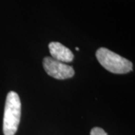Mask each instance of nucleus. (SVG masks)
Masks as SVG:
<instances>
[{"instance_id":"nucleus-4","label":"nucleus","mask_w":135,"mask_h":135,"mask_svg":"<svg viewBox=\"0 0 135 135\" xmlns=\"http://www.w3.org/2000/svg\"><path fill=\"white\" fill-rule=\"evenodd\" d=\"M49 50L52 58L61 62H71L74 59V54L71 50L59 42L50 43Z\"/></svg>"},{"instance_id":"nucleus-3","label":"nucleus","mask_w":135,"mask_h":135,"mask_svg":"<svg viewBox=\"0 0 135 135\" xmlns=\"http://www.w3.org/2000/svg\"><path fill=\"white\" fill-rule=\"evenodd\" d=\"M43 65L47 74L57 80L71 78L74 75V70L71 66L51 57L44 59Z\"/></svg>"},{"instance_id":"nucleus-6","label":"nucleus","mask_w":135,"mask_h":135,"mask_svg":"<svg viewBox=\"0 0 135 135\" xmlns=\"http://www.w3.org/2000/svg\"><path fill=\"white\" fill-rule=\"evenodd\" d=\"M76 50H77V51H79V48H78V47H76Z\"/></svg>"},{"instance_id":"nucleus-5","label":"nucleus","mask_w":135,"mask_h":135,"mask_svg":"<svg viewBox=\"0 0 135 135\" xmlns=\"http://www.w3.org/2000/svg\"><path fill=\"white\" fill-rule=\"evenodd\" d=\"M90 135H108L106 132L104 131V129H102L101 128L98 127H95L93 128L91 132H90Z\"/></svg>"},{"instance_id":"nucleus-2","label":"nucleus","mask_w":135,"mask_h":135,"mask_svg":"<svg viewBox=\"0 0 135 135\" xmlns=\"http://www.w3.org/2000/svg\"><path fill=\"white\" fill-rule=\"evenodd\" d=\"M96 57L102 67L113 74H127L133 69L131 62L104 47L97 50Z\"/></svg>"},{"instance_id":"nucleus-1","label":"nucleus","mask_w":135,"mask_h":135,"mask_svg":"<svg viewBox=\"0 0 135 135\" xmlns=\"http://www.w3.org/2000/svg\"><path fill=\"white\" fill-rule=\"evenodd\" d=\"M21 116V102L17 93L10 92L5 101L3 133L4 135H15L20 124Z\"/></svg>"}]
</instances>
